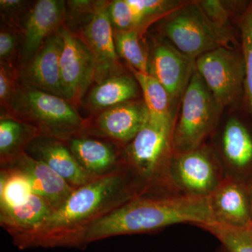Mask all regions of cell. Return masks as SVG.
I'll return each mask as SVG.
<instances>
[{"label":"cell","instance_id":"10","mask_svg":"<svg viewBox=\"0 0 252 252\" xmlns=\"http://www.w3.org/2000/svg\"><path fill=\"white\" fill-rule=\"evenodd\" d=\"M195 71V60L182 54L158 34L152 38L149 46L148 74L165 88L177 115Z\"/></svg>","mask_w":252,"mask_h":252},{"label":"cell","instance_id":"16","mask_svg":"<svg viewBox=\"0 0 252 252\" xmlns=\"http://www.w3.org/2000/svg\"><path fill=\"white\" fill-rule=\"evenodd\" d=\"M149 119L143 99H135L103 110L94 122L96 130L124 148Z\"/></svg>","mask_w":252,"mask_h":252},{"label":"cell","instance_id":"2","mask_svg":"<svg viewBox=\"0 0 252 252\" xmlns=\"http://www.w3.org/2000/svg\"><path fill=\"white\" fill-rule=\"evenodd\" d=\"M213 224L207 198L184 194H147L137 197L91 225L81 240L89 244L120 235L154 233L178 223Z\"/></svg>","mask_w":252,"mask_h":252},{"label":"cell","instance_id":"31","mask_svg":"<svg viewBox=\"0 0 252 252\" xmlns=\"http://www.w3.org/2000/svg\"><path fill=\"white\" fill-rule=\"evenodd\" d=\"M28 1L21 0H1V16L10 28L22 29L23 21L26 16H23L27 9Z\"/></svg>","mask_w":252,"mask_h":252},{"label":"cell","instance_id":"9","mask_svg":"<svg viewBox=\"0 0 252 252\" xmlns=\"http://www.w3.org/2000/svg\"><path fill=\"white\" fill-rule=\"evenodd\" d=\"M170 176L178 191L189 196L208 198L225 175L210 144L182 154H174Z\"/></svg>","mask_w":252,"mask_h":252},{"label":"cell","instance_id":"18","mask_svg":"<svg viewBox=\"0 0 252 252\" xmlns=\"http://www.w3.org/2000/svg\"><path fill=\"white\" fill-rule=\"evenodd\" d=\"M26 154L47 165L73 188L93 180L76 160L67 142L40 135L28 146Z\"/></svg>","mask_w":252,"mask_h":252},{"label":"cell","instance_id":"12","mask_svg":"<svg viewBox=\"0 0 252 252\" xmlns=\"http://www.w3.org/2000/svg\"><path fill=\"white\" fill-rule=\"evenodd\" d=\"M63 39L60 30L46 39L35 56L18 70L19 84L64 98L60 59Z\"/></svg>","mask_w":252,"mask_h":252},{"label":"cell","instance_id":"26","mask_svg":"<svg viewBox=\"0 0 252 252\" xmlns=\"http://www.w3.org/2000/svg\"><path fill=\"white\" fill-rule=\"evenodd\" d=\"M198 227L218 239L226 252H252V222L242 227L218 224Z\"/></svg>","mask_w":252,"mask_h":252},{"label":"cell","instance_id":"21","mask_svg":"<svg viewBox=\"0 0 252 252\" xmlns=\"http://www.w3.org/2000/svg\"><path fill=\"white\" fill-rule=\"evenodd\" d=\"M140 93L135 77L122 72L97 83L89 94L88 103L93 109L105 110L137 99Z\"/></svg>","mask_w":252,"mask_h":252},{"label":"cell","instance_id":"22","mask_svg":"<svg viewBox=\"0 0 252 252\" xmlns=\"http://www.w3.org/2000/svg\"><path fill=\"white\" fill-rule=\"evenodd\" d=\"M41 135L35 126L13 117L0 119V164L6 165L26 153L28 146Z\"/></svg>","mask_w":252,"mask_h":252},{"label":"cell","instance_id":"7","mask_svg":"<svg viewBox=\"0 0 252 252\" xmlns=\"http://www.w3.org/2000/svg\"><path fill=\"white\" fill-rule=\"evenodd\" d=\"M207 143L225 177L245 181L252 176V114L245 107L225 109Z\"/></svg>","mask_w":252,"mask_h":252},{"label":"cell","instance_id":"28","mask_svg":"<svg viewBox=\"0 0 252 252\" xmlns=\"http://www.w3.org/2000/svg\"><path fill=\"white\" fill-rule=\"evenodd\" d=\"M197 2L212 23L232 31H234L232 18L235 16L240 17L249 4L247 1L220 0H200Z\"/></svg>","mask_w":252,"mask_h":252},{"label":"cell","instance_id":"35","mask_svg":"<svg viewBox=\"0 0 252 252\" xmlns=\"http://www.w3.org/2000/svg\"><path fill=\"white\" fill-rule=\"evenodd\" d=\"M213 252H226V251H225L224 249H223V248H222L221 246H220V248L217 249V250H215V251H214Z\"/></svg>","mask_w":252,"mask_h":252},{"label":"cell","instance_id":"24","mask_svg":"<svg viewBox=\"0 0 252 252\" xmlns=\"http://www.w3.org/2000/svg\"><path fill=\"white\" fill-rule=\"evenodd\" d=\"M140 30L117 31L114 34L116 50L119 57L125 60L130 67L148 74L149 48L141 39Z\"/></svg>","mask_w":252,"mask_h":252},{"label":"cell","instance_id":"27","mask_svg":"<svg viewBox=\"0 0 252 252\" xmlns=\"http://www.w3.org/2000/svg\"><path fill=\"white\" fill-rule=\"evenodd\" d=\"M240 44L245 61L244 107L252 114V1L238 20Z\"/></svg>","mask_w":252,"mask_h":252},{"label":"cell","instance_id":"33","mask_svg":"<svg viewBox=\"0 0 252 252\" xmlns=\"http://www.w3.org/2000/svg\"><path fill=\"white\" fill-rule=\"evenodd\" d=\"M14 77V70L13 67L1 64L0 65V100H1V106L7 107L8 108L16 89Z\"/></svg>","mask_w":252,"mask_h":252},{"label":"cell","instance_id":"30","mask_svg":"<svg viewBox=\"0 0 252 252\" xmlns=\"http://www.w3.org/2000/svg\"><path fill=\"white\" fill-rule=\"evenodd\" d=\"M107 12L112 28L117 31L142 30L140 22L127 0L112 1L107 6Z\"/></svg>","mask_w":252,"mask_h":252},{"label":"cell","instance_id":"19","mask_svg":"<svg viewBox=\"0 0 252 252\" xmlns=\"http://www.w3.org/2000/svg\"><path fill=\"white\" fill-rule=\"evenodd\" d=\"M1 167L16 170L26 176L33 193L45 199L54 210L61 207L75 189L45 163L26 153Z\"/></svg>","mask_w":252,"mask_h":252},{"label":"cell","instance_id":"14","mask_svg":"<svg viewBox=\"0 0 252 252\" xmlns=\"http://www.w3.org/2000/svg\"><path fill=\"white\" fill-rule=\"evenodd\" d=\"M84 34L85 42L95 59V81L97 83L123 72L107 6L104 3L97 2L91 20L84 28Z\"/></svg>","mask_w":252,"mask_h":252},{"label":"cell","instance_id":"11","mask_svg":"<svg viewBox=\"0 0 252 252\" xmlns=\"http://www.w3.org/2000/svg\"><path fill=\"white\" fill-rule=\"evenodd\" d=\"M60 31L63 39L60 59L63 94L71 104H76L95 80L96 61L85 41L67 28L63 27Z\"/></svg>","mask_w":252,"mask_h":252},{"label":"cell","instance_id":"6","mask_svg":"<svg viewBox=\"0 0 252 252\" xmlns=\"http://www.w3.org/2000/svg\"><path fill=\"white\" fill-rule=\"evenodd\" d=\"M223 111L195 70L176 118L172 136L174 154L190 152L206 143L217 128Z\"/></svg>","mask_w":252,"mask_h":252},{"label":"cell","instance_id":"25","mask_svg":"<svg viewBox=\"0 0 252 252\" xmlns=\"http://www.w3.org/2000/svg\"><path fill=\"white\" fill-rule=\"evenodd\" d=\"M33 194L31 183L21 172L1 167L0 207H16L27 203Z\"/></svg>","mask_w":252,"mask_h":252},{"label":"cell","instance_id":"15","mask_svg":"<svg viewBox=\"0 0 252 252\" xmlns=\"http://www.w3.org/2000/svg\"><path fill=\"white\" fill-rule=\"evenodd\" d=\"M207 200L213 224L242 227L252 223L251 204L245 181L225 177Z\"/></svg>","mask_w":252,"mask_h":252},{"label":"cell","instance_id":"34","mask_svg":"<svg viewBox=\"0 0 252 252\" xmlns=\"http://www.w3.org/2000/svg\"><path fill=\"white\" fill-rule=\"evenodd\" d=\"M247 186H248L249 196H250V204H251L252 210V176L246 181Z\"/></svg>","mask_w":252,"mask_h":252},{"label":"cell","instance_id":"8","mask_svg":"<svg viewBox=\"0 0 252 252\" xmlns=\"http://www.w3.org/2000/svg\"><path fill=\"white\" fill-rule=\"evenodd\" d=\"M195 70L223 109L243 107L245 61L241 44L202 55L195 60Z\"/></svg>","mask_w":252,"mask_h":252},{"label":"cell","instance_id":"23","mask_svg":"<svg viewBox=\"0 0 252 252\" xmlns=\"http://www.w3.org/2000/svg\"><path fill=\"white\" fill-rule=\"evenodd\" d=\"M130 69L140 85L149 119L175 126L177 114L172 109L170 96L165 88L149 74L137 72L131 67Z\"/></svg>","mask_w":252,"mask_h":252},{"label":"cell","instance_id":"17","mask_svg":"<svg viewBox=\"0 0 252 252\" xmlns=\"http://www.w3.org/2000/svg\"><path fill=\"white\" fill-rule=\"evenodd\" d=\"M81 167L93 178L115 171L125 165L122 148L112 140L81 134L67 142Z\"/></svg>","mask_w":252,"mask_h":252},{"label":"cell","instance_id":"32","mask_svg":"<svg viewBox=\"0 0 252 252\" xmlns=\"http://www.w3.org/2000/svg\"><path fill=\"white\" fill-rule=\"evenodd\" d=\"M19 44V36L14 29H1L0 32V61L1 64L13 67L12 62Z\"/></svg>","mask_w":252,"mask_h":252},{"label":"cell","instance_id":"29","mask_svg":"<svg viewBox=\"0 0 252 252\" xmlns=\"http://www.w3.org/2000/svg\"><path fill=\"white\" fill-rule=\"evenodd\" d=\"M140 22L141 29L154 20H161L187 1L182 0H127Z\"/></svg>","mask_w":252,"mask_h":252},{"label":"cell","instance_id":"3","mask_svg":"<svg viewBox=\"0 0 252 252\" xmlns=\"http://www.w3.org/2000/svg\"><path fill=\"white\" fill-rule=\"evenodd\" d=\"M174 127L149 119L123 151L124 162L149 194H182L174 185L170 176V163L174 155Z\"/></svg>","mask_w":252,"mask_h":252},{"label":"cell","instance_id":"5","mask_svg":"<svg viewBox=\"0 0 252 252\" xmlns=\"http://www.w3.org/2000/svg\"><path fill=\"white\" fill-rule=\"evenodd\" d=\"M158 35L182 54L196 60L220 46H240L234 31L212 22L197 1H187L160 20Z\"/></svg>","mask_w":252,"mask_h":252},{"label":"cell","instance_id":"20","mask_svg":"<svg viewBox=\"0 0 252 252\" xmlns=\"http://www.w3.org/2000/svg\"><path fill=\"white\" fill-rule=\"evenodd\" d=\"M54 211L45 199L33 193L23 205L0 207V225L10 235L30 231L45 221Z\"/></svg>","mask_w":252,"mask_h":252},{"label":"cell","instance_id":"13","mask_svg":"<svg viewBox=\"0 0 252 252\" xmlns=\"http://www.w3.org/2000/svg\"><path fill=\"white\" fill-rule=\"evenodd\" d=\"M65 14V1L39 0L28 11L22 24L21 57L23 64L31 61L46 39L59 29Z\"/></svg>","mask_w":252,"mask_h":252},{"label":"cell","instance_id":"1","mask_svg":"<svg viewBox=\"0 0 252 252\" xmlns=\"http://www.w3.org/2000/svg\"><path fill=\"white\" fill-rule=\"evenodd\" d=\"M149 194L127 165L74 189L65 202L34 229L11 235L20 250L77 248L86 229L137 197Z\"/></svg>","mask_w":252,"mask_h":252},{"label":"cell","instance_id":"4","mask_svg":"<svg viewBox=\"0 0 252 252\" xmlns=\"http://www.w3.org/2000/svg\"><path fill=\"white\" fill-rule=\"evenodd\" d=\"M9 109L13 117L35 126L41 135L67 142L84 134L86 122L67 99L18 84Z\"/></svg>","mask_w":252,"mask_h":252}]
</instances>
